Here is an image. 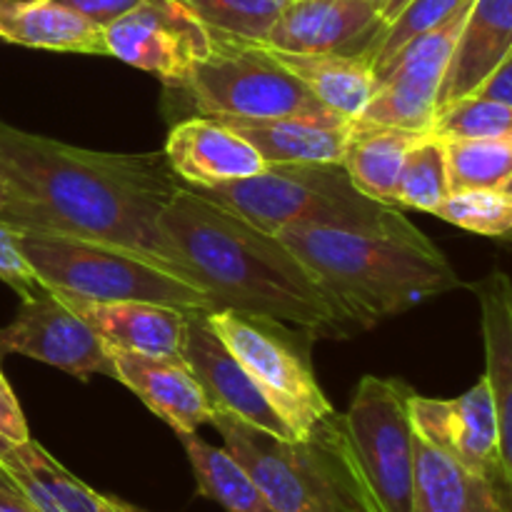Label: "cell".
I'll return each mask as SVG.
<instances>
[{
    "instance_id": "603a6c76",
    "label": "cell",
    "mask_w": 512,
    "mask_h": 512,
    "mask_svg": "<svg viewBox=\"0 0 512 512\" xmlns=\"http://www.w3.org/2000/svg\"><path fill=\"white\" fill-rule=\"evenodd\" d=\"M423 130L388 128V125L350 123L343 150V168L355 188L380 203H393L395 185L410 148L425 138Z\"/></svg>"
},
{
    "instance_id": "3957f363",
    "label": "cell",
    "mask_w": 512,
    "mask_h": 512,
    "mask_svg": "<svg viewBox=\"0 0 512 512\" xmlns=\"http://www.w3.org/2000/svg\"><path fill=\"white\" fill-rule=\"evenodd\" d=\"M278 238L298 255L355 330L373 328L390 315L463 288L448 258L423 233L290 225Z\"/></svg>"
},
{
    "instance_id": "1f68e13d",
    "label": "cell",
    "mask_w": 512,
    "mask_h": 512,
    "mask_svg": "<svg viewBox=\"0 0 512 512\" xmlns=\"http://www.w3.org/2000/svg\"><path fill=\"white\" fill-rule=\"evenodd\" d=\"M433 133L443 140H512V108L500 100L468 95L435 115Z\"/></svg>"
},
{
    "instance_id": "60d3db41",
    "label": "cell",
    "mask_w": 512,
    "mask_h": 512,
    "mask_svg": "<svg viewBox=\"0 0 512 512\" xmlns=\"http://www.w3.org/2000/svg\"><path fill=\"white\" fill-rule=\"evenodd\" d=\"M13 448H15V445L10 443L8 438H3V435H0V468H5V463H8L10 453H13Z\"/></svg>"
},
{
    "instance_id": "7402d4cb",
    "label": "cell",
    "mask_w": 512,
    "mask_h": 512,
    "mask_svg": "<svg viewBox=\"0 0 512 512\" xmlns=\"http://www.w3.org/2000/svg\"><path fill=\"white\" fill-rule=\"evenodd\" d=\"M243 135L268 165L275 163H343L350 123H320L308 118H233L210 115Z\"/></svg>"
},
{
    "instance_id": "836d02e7",
    "label": "cell",
    "mask_w": 512,
    "mask_h": 512,
    "mask_svg": "<svg viewBox=\"0 0 512 512\" xmlns=\"http://www.w3.org/2000/svg\"><path fill=\"white\" fill-rule=\"evenodd\" d=\"M18 230L13 225L5 223L0 218V280L8 283L15 293H20V298H33V295L43 293V285L35 278L33 268L25 260L23 250L18 243Z\"/></svg>"
},
{
    "instance_id": "30bf717a",
    "label": "cell",
    "mask_w": 512,
    "mask_h": 512,
    "mask_svg": "<svg viewBox=\"0 0 512 512\" xmlns=\"http://www.w3.org/2000/svg\"><path fill=\"white\" fill-rule=\"evenodd\" d=\"M108 55L153 73L168 88H185L190 73L213 50L208 30L173 0H145L105 28Z\"/></svg>"
},
{
    "instance_id": "9c48e42d",
    "label": "cell",
    "mask_w": 512,
    "mask_h": 512,
    "mask_svg": "<svg viewBox=\"0 0 512 512\" xmlns=\"http://www.w3.org/2000/svg\"><path fill=\"white\" fill-rule=\"evenodd\" d=\"M208 320L288 423L295 440L308 438L320 420L335 413L313 373L308 343L288 325L238 310H210Z\"/></svg>"
},
{
    "instance_id": "4fadbf2b",
    "label": "cell",
    "mask_w": 512,
    "mask_h": 512,
    "mask_svg": "<svg viewBox=\"0 0 512 512\" xmlns=\"http://www.w3.org/2000/svg\"><path fill=\"white\" fill-rule=\"evenodd\" d=\"M388 28L368 0H288L265 45L300 55H365Z\"/></svg>"
},
{
    "instance_id": "5b68a950",
    "label": "cell",
    "mask_w": 512,
    "mask_h": 512,
    "mask_svg": "<svg viewBox=\"0 0 512 512\" xmlns=\"http://www.w3.org/2000/svg\"><path fill=\"white\" fill-rule=\"evenodd\" d=\"M190 190L270 235L290 225L420 235L398 205L360 193L343 163H275L253 178Z\"/></svg>"
},
{
    "instance_id": "8992f818",
    "label": "cell",
    "mask_w": 512,
    "mask_h": 512,
    "mask_svg": "<svg viewBox=\"0 0 512 512\" xmlns=\"http://www.w3.org/2000/svg\"><path fill=\"white\" fill-rule=\"evenodd\" d=\"M18 243L38 283L63 298L143 300L185 313L215 310L203 288L143 253L55 233H20Z\"/></svg>"
},
{
    "instance_id": "6da1fadb",
    "label": "cell",
    "mask_w": 512,
    "mask_h": 512,
    "mask_svg": "<svg viewBox=\"0 0 512 512\" xmlns=\"http://www.w3.org/2000/svg\"><path fill=\"white\" fill-rule=\"evenodd\" d=\"M0 175L8 185L0 218L18 233L100 240L190 280L160 230L183 185L163 153H95L0 123Z\"/></svg>"
},
{
    "instance_id": "cb8c5ba5",
    "label": "cell",
    "mask_w": 512,
    "mask_h": 512,
    "mask_svg": "<svg viewBox=\"0 0 512 512\" xmlns=\"http://www.w3.org/2000/svg\"><path fill=\"white\" fill-rule=\"evenodd\" d=\"M273 53L325 108L350 123L373 98L375 73L365 55H300L275 48Z\"/></svg>"
},
{
    "instance_id": "ba28073f",
    "label": "cell",
    "mask_w": 512,
    "mask_h": 512,
    "mask_svg": "<svg viewBox=\"0 0 512 512\" xmlns=\"http://www.w3.org/2000/svg\"><path fill=\"white\" fill-rule=\"evenodd\" d=\"M413 390L395 378L365 375L355 388L345 433L375 512H415Z\"/></svg>"
},
{
    "instance_id": "8d00e7d4",
    "label": "cell",
    "mask_w": 512,
    "mask_h": 512,
    "mask_svg": "<svg viewBox=\"0 0 512 512\" xmlns=\"http://www.w3.org/2000/svg\"><path fill=\"white\" fill-rule=\"evenodd\" d=\"M475 95L500 100V103L510 105L512 108V53L498 65V68H495V73L490 75L483 85H480L478 93Z\"/></svg>"
},
{
    "instance_id": "4dcf8cb0",
    "label": "cell",
    "mask_w": 512,
    "mask_h": 512,
    "mask_svg": "<svg viewBox=\"0 0 512 512\" xmlns=\"http://www.w3.org/2000/svg\"><path fill=\"white\" fill-rule=\"evenodd\" d=\"M433 215L468 233L505 238L512 233V195L500 188L455 190Z\"/></svg>"
},
{
    "instance_id": "44dd1931",
    "label": "cell",
    "mask_w": 512,
    "mask_h": 512,
    "mask_svg": "<svg viewBox=\"0 0 512 512\" xmlns=\"http://www.w3.org/2000/svg\"><path fill=\"white\" fill-rule=\"evenodd\" d=\"M0 40L55 53L108 55L105 30L55 0H0Z\"/></svg>"
},
{
    "instance_id": "d6986e66",
    "label": "cell",
    "mask_w": 512,
    "mask_h": 512,
    "mask_svg": "<svg viewBox=\"0 0 512 512\" xmlns=\"http://www.w3.org/2000/svg\"><path fill=\"white\" fill-rule=\"evenodd\" d=\"M415 512H512L508 480L465 468L415 433Z\"/></svg>"
},
{
    "instance_id": "d6a6232c",
    "label": "cell",
    "mask_w": 512,
    "mask_h": 512,
    "mask_svg": "<svg viewBox=\"0 0 512 512\" xmlns=\"http://www.w3.org/2000/svg\"><path fill=\"white\" fill-rule=\"evenodd\" d=\"M470 3H473V0H410V3L390 20L388 28L383 30V35H380L378 43H375L373 53H370V65H373L375 78L388 68L390 60L395 58V53H398L405 43L418 38L425 30L450 20L455 13H460V10Z\"/></svg>"
},
{
    "instance_id": "74e56055",
    "label": "cell",
    "mask_w": 512,
    "mask_h": 512,
    "mask_svg": "<svg viewBox=\"0 0 512 512\" xmlns=\"http://www.w3.org/2000/svg\"><path fill=\"white\" fill-rule=\"evenodd\" d=\"M0 512H40L10 478L0 480Z\"/></svg>"
},
{
    "instance_id": "484cf974",
    "label": "cell",
    "mask_w": 512,
    "mask_h": 512,
    "mask_svg": "<svg viewBox=\"0 0 512 512\" xmlns=\"http://www.w3.org/2000/svg\"><path fill=\"white\" fill-rule=\"evenodd\" d=\"M203 498L228 512H275L248 470L225 448L205 443L198 433H178Z\"/></svg>"
},
{
    "instance_id": "52a82bcc",
    "label": "cell",
    "mask_w": 512,
    "mask_h": 512,
    "mask_svg": "<svg viewBox=\"0 0 512 512\" xmlns=\"http://www.w3.org/2000/svg\"><path fill=\"white\" fill-rule=\"evenodd\" d=\"M183 90H188L200 115L350 123L325 108L265 43L213 40V50L195 65Z\"/></svg>"
},
{
    "instance_id": "8fae6325",
    "label": "cell",
    "mask_w": 512,
    "mask_h": 512,
    "mask_svg": "<svg viewBox=\"0 0 512 512\" xmlns=\"http://www.w3.org/2000/svg\"><path fill=\"white\" fill-rule=\"evenodd\" d=\"M25 355L73 378L105 375L115 380L110 348L65 298L43 290L25 298L10 325L0 328V355Z\"/></svg>"
},
{
    "instance_id": "ffe728a7",
    "label": "cell",
    "mask_w": 512,
    "mask_h": 512,
    "mask_svg": "<svg viewBox=\"0 0 512 512\" xmlns=\"http://www.w3.org/2000/svg\"><path fill=\"white\" fill-rule=\"evenodd\" d=\"M485 345V378L498 418L500 463L512 490V280L500 270L475 285Z\"/></svg>"
},
{
    "instance_id": "5bb4252c",
    "label": "cell",
    "mask_w": 512,
    "mask_h": 512,
    "mask_svg": "<svg viewBox=\"0 0 512 512\" xmlns=\"http://www.w3.org/2000/svg\"><path fill=\"white\" fill-rule=\"evenodd\" d=\"M183 360L203 385L213 413H228L260 430L295 440L278 410L268 403L263 390L258 388L240 360L230 353L218 333L210 325L208 313H188L183 340Z\"/></svg>"
},
{
    "instance_id": "7bdbcfd3",
    "label": "cell",
    "mask_w": 512,
    "mask_h": 512,
    "mask_svg": "<svg viewBox=\"0 0 512 512\" xmlns=\"http://www.w3.org/2000/svg\"><path fill=\"white\" fill-rule=\"evenodd\" d=\"M500 190H503V193H508V195H512V175H510V178H508V183H505V185H503V188H500Z\"/></svg>"
},
{
    "instance_id": "7c38bea8",
    "label": "cell",
    "mask_w": 512,
    "mask_h": 512,
    "mask_svg": "<svg viewBox=\"0 0 512 512\" xmlns=\"http://www.w3.org/2000/svg\"><path fill=\"white\" fill-rule=\"evenodd\" d=\"M410 418L415 433L448 453L465 468L488 478H503L498 445V418L488 378H480L468 393L453 400L410 395Z\"/></svg>"
},
{
    "instance_id": "f1b7e54d",
    "label": "cell",
    "mask_w": 512,
    "mask_h": 512,
    "mask_svg": "<svg viewBox=\"0 0 512 512\" xmlns=\"http://www.w3.org/2000/svg\"><path fill=\"white\" fill-rule=\"evenodd\" d=\"M450 193L470 188H503L512 175V140H445Z\"/></svg>"
},
{
    "instance_id": "d4e9b609",
    "label": "cell",
    "mask_w": 512,
    "mask_h": 512,
    "mask_svg": "<svg viewBox=\"0 0 512 512\" xmlns=\"http://www.w3.org/2000/svg\"><path fill=\"white\" fill-rule=\"evenodd\" d=\"M3 470L40 512H103L100 493L80 483L33 438L15 445Z\"/></svg>"
},
{
    "instance_id": "d590c367",
    "label": "cell",
    "mask_w": 512,
    "mask_h": 512,
    "mask_svg": "<svg viewBox=\"0 0 512 512\" xmlns=\"http://www.w3.org/2000/svg\"><path fill=\"white\" fill-rule=\"evenodd\" d=\"M0 435L8 438L13 445L28 443L30 440L28 420H25L23 408H20L13 388L5 380L3 370H0Z\"/></svg>"
},
{
    "instance_id": "ac0fdd59",
    "label": "cell",
    "mask_w": 512,
    "mask_h": 512,
    "mask_svg": "<svg viewBox=\"0 0 512 512\" xmlns=\"http://www.w3.org/2000/svg\"><path fill=\"white\" fill-rule=\"evenodd\" d=\"M512 53V0H473L438 95V113L468 95Z\"/></svg>"
},
{
    "instance_id": "f546056e",
    "label": "cell",
    "mask_w": 512,
    "mask_h": 512,
    "mask_svg": "<svg viewBox=\"0 0 512 512\" xmlns=\"http://www.w3.org/2000/svg\"><path fill=\"white\" fill-rule=\"evenodd\" d=\"M438 115V90L423 88L410 80H383L355 123L388 125V128L433 133Z\"/></svg>"
},
{
    "instance_id": "f35d334b",
    "label": "cell",
    "mask_w": 512,
    "mask_h": 512,
    "mask_svg": "<svg viewBox=\"0 0 512 512\" xmlns=\"http://www.w3.org/2000/svg\"><path fill=\"white\" fill-rule=\"evenodd\" d=\"M368 3H373L375 8H378L380 13H383L385 23H390V20H393L395 15H398L400 10H403L405 5L410 3V0H368Z\"/></svg>"
},
{
    "instance_id": "e575fe53",
    "label": "cell",
    "mask_w": 512,
    "mask_h": 512,
    "mask_svg": "<svg viewBox=\"0 0 512 512\" xmlns=\"http://www.w3.org/2000/svg\"><path fill=\"white\" fill-rule=\"evenodd\" d=\"M55 3L65 5L68 10L83 15L85 20H90V23L105 30L108 25H113L115 20L128 15L130 10L143 5L145 0H55Z\"/></svg>"
},
{
    "instance_id": "2e32d148",
    "label": "cell",
    "mask_w": 512,
    "mask_h": 512,
    "mask_svg": "<svg viewBox=\"0 0 512 512\" xmlns=\"http://www.w3.org/2000/svg\"><path fill=\"white\" fill-rule=\"evenodd\" d=\"M115 380L133 390L178 433H198L213 420V405L185 360L148 358L110 348Z\"/></svg>"
},
{
    "instance_id": "9a60e30c",
    "label": "cell",
    "mask_w": 512,
    "mask_h": 512,
    "mask_svg": "<svg viewBox=\"0 0 512 512\" xmlns=\"http://www.w3.org/2000/svg\"><path fill=\"white\" fill-rule=\"evenodd\" d=\"M163 155L188 188H213L253 178L268 168L263 155L243 135L210 115H195L173 125Z\"/></svg>"
},
{
    "instance_id": "277c9868",
    "label": "cell",
    "mask_w": 512,
    "mask_h": 512,
    "mask_svg": "<svg viewBox=\"0 0 512 512\" xmlns=\"http://www.w3.org/2000/svg\"><path fill=\"white\" fill-rule=\"evenodd\" d=\"M210 425L275 512H375L340 413L305 440L278 438L228 413H213Z\"/></svg>"
},
{
    "instance_id": "ab89813d",
    "label": "cell",
    "mask_w": 512,
    "mask_h": 512,
    "mask_svg": "<svg viewBox=\"0 0 512 512\" xmlns=\"http://www.w3.org/2000/svg\"><path fill=\"white\" fill-rule=\"evenodd\" d=\"M100 505H103V512H145L135 505L125 503V500L115 498V495H100Z\"/></svg>"
},
{
    "instance_id": "83f0119b",
    "label": "cell",
    "mask_w": 512,
    "mask_h": 512,
    "mask_svg": "<svg viewBox=\"0 0 512 512\" xmlns=\"http://www.w3.org/2000/svg\"><path fill=\"white\" fill-rule=\"evenodd\" d=\"M450 195L448 155L445 140L428 133L410 148L395 185L393 203L398 208H415L433 215Z\"/></svg>"
},
{
    "instance_id": "b9f144b4",
    "label": "cell",
    "mask_w": 512,
    "mask_h": 512,
    "mask_svg": "<svg viewBox=\"0 0 512 512\" xmlns=\"http://www.w3.org/2000/svg\"><path fill=\"white\" fill-rule=\"evenodd\" d=\"M5 203H8V185H5L3 175H0V210L5 208Z\"/></svg>"
},
{
    "instance_id": "ee69618b",
    "label": "cell",
    "mask_w": 512,
    "mask_h": 512,
    "mask_svg": "<svg viewBox=\"0 0 512 512\" xmlns=\"http://www.w3.org/2000/svg\"><path fill=\"white\" fill-rule=\"evenodd\" d=\"M3 478H8V473H5V470L0 468V480H3Z\"/></svg>"
},
{
    "instance_id": "7a4b0ae2",
    "label": "cell",
    "mask_w": 512,
    "mask_h": 512,
    "mask_svg": "<svg viewBox=\"0 0 512 512\" xmlns=\"http://www.w3.org/2000/svg\"><path fill=\"white\" fill-rule=\"evenodd\" d=\"M160 230L215 310L278 320L310 338H343L355 330L278 235L195 190L180 185L160 215Z\"/></svg>"
},
{
    "instance_id": "4316f807",
    "label": "cell",
    "mask_w": 512,
    "mask_h": 512,
    "mask_svg": "<svg viewBox=\"0 0 512 512\" xmlns=\"http://www.w3.org/2000/svg\"><path fill=\"white\" fill-rule=\"evenodd\" d=\"M188 10L213 40L265 43L288 0H173Z\"/></svg>"
},
{
    "instance_id": "e0dca14e",
    "label": "cell",
    "mask_w": 512,
    "mask_h": 512,
    "mask_svg": "<svg viewBox=\"0 0 512 512\" xmlns=\"http://www.w3.org/2000/svg\"><path fill=\"white\" fill-rule=\"evenodd\" d=\"M63 298V295H60ZM100 335L108 348L148 358L183 360V340L188 313L178 308L143 300H95L65 298Z\"/></svg>"
}]
</instances>
